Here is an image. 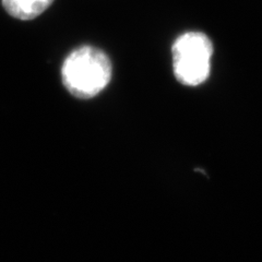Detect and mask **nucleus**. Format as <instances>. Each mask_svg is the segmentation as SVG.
Listing matches in <instances>:
<instances>
[{
  "mask_svg": "<svg viewBox=\"0 0 262 262\" xmlns=\"http://www.w3.org/2000/svg\"><path fill=\"white\" fill-rule=\"evenodd\" d=\"M111 59L101 49L82 46L64 59L61 79L68 92L78 98H91L100 94L112 79Z\"/></svg>",
  "mask_w": 262,
  "mask_h": 262,
  "instance_id": "nucleus-1",
  "label": "nucleus"
},
{
  "mask_svg": "<svg viewBox=\"0 0 262 262\" xmlns=\"http://www.w3.org/2000/svg\"><path fill=\"white\" fill-rule=\"evenodd\" d=\"M176 79L187 86L202 84L210 76L213 45L201 32H187L180 35L171 48Z\"/></svg>",
  "mask_w": 262,
  "mask_h": 262,
  "instance_id": "nucleus-2",
  "label": "nucleus"
},
{
  "mask_svg": "<svg viewBox=\"0 0 262 262\" xmlns=\"http://www.w3.org/2000/svg\"><path fill=\"white\" fill-rule=\"evenodd\" d=\"M54 0H3L5 10L19 20H32L47 10Z\"/></svg>",
  "mask_w": 262,
  "mask_h": 262,
  "instance_id": "nucleus-3",
  "label": "nucleus"
}]
</instances>
